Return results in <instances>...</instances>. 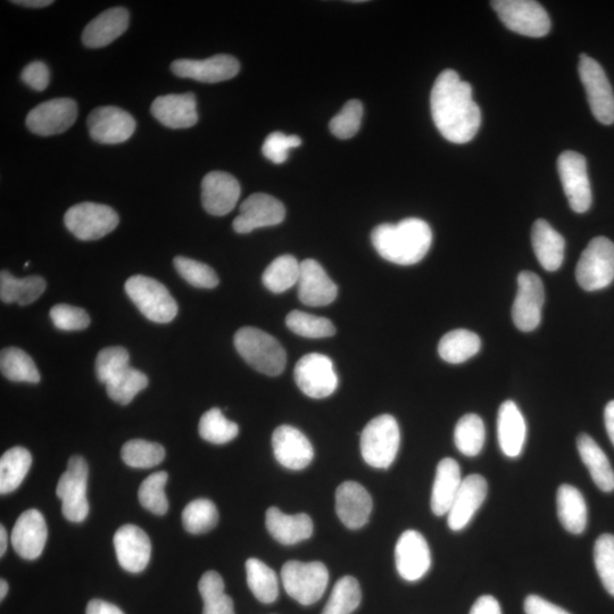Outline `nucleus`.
<instances>
[{"mask_svg":"<svg viewBox=\"0 0 614 614\" xmlns=\"http://www.w3.org/2000/svg\"><path fill=\"white\" fill-rule=\"evenodd\" d=\"M430 109L436 128L451 143L467 144L478 134L481 111L472 87L455 71L439 74L431 90Z\"/></svg>","mask_w":614,"mask_h":614,"instance_id":"1","label":"nucleus"},{"mask_svg":"<svg viewBox=\"0 0 614 614\" xmlns=\"http://www.w3.org/2000/svg\"><path fill=\"white\" fill-rule=\"evenodd\" d=\"M371 240L377 253L386 261L413 265L428 254L433 244V231L426 221L409 218L396 224H380L373 229Z\"/></svg>","mask_w":614,"mask_h":614,"instance_id":"2","label":"nucleus"},{"mask_svg":"<svg viewBox=\"0 0 614 614\" xmlns=\"http://www.w3.org/2000/svg\"><path fill=\"white\" fill-rule=\"evenodd\" d=\"M240 356L256 371L276 377L286 368L287 354L278 340L253 327L239 329L234 338Z\"/></svg>","mask_w":614,"mask_h":614,"instance_id":"3","label":"nucleus"},{"mask_svg":"<svg viewBox=\"0 0 614 614\" xmlns=\"http://www.w3.org/2000/svg\"><path fill=\"white\" fill-rule=\"evenodd\" d=\"M400 427L393 416L383 414L372 419L361 434V453L369 466L387 469L400 450Z\"/></svg>","mask_w":614,"mask_h":614,"instance_id":"4","label":"nucleus"},{"mask_svg":"<svg viewBox=\"0 0 614 614\" xmlns=\"http://www.w3.org/2000/svg\"><path fill=\"white\" fill-rule=\"evenodd\" d=\"M287 594L302 605L318 602L325 594L329 572L322 562L288 561L281 570Z\"/></svg>","mask_w":614,"mask_h":614,"instance_id":"5","label":"nucleus"},{"mask_svg":"<svg viewBox=\"0 0 614 614\" xmlns=\"http://www.w3.org/2000/svg\"><path fill=\"white\" fill-rule=\"evenodd\" d=\"M126 293L148 320L169 323L178 314V304L167 287L153 278L134 276L126 282Z\"/></svg>","mask_w":614,"mask_h":614,"instance_id":"6","label":"nucleus"},{"mask_svg":"<svg viewBox=\"0 0 614 614\" xmlns=\"http://www.w3.org/2000/svg\"><path fill=\"white\" fill-rule=\"evenodd\" d=\"M576 278L586 292L610 286L614 280V244L605 237H596L585 248L576 268Z\"/></svg>","mask_w":614,"mask_h":614,"instance_id":"7","label":"nucleus"},{"mask_svg":"<svg viewBox=\"0 0 614 614\" xmlns=\"http://www.w3.org/2000/svg\"><path fill=\"white\" fill-rule=\"evenodd\" d=\"M504 26L519 35L542 38L551 30V19L534 0H495L491 3Z\"/></svg>","mask_w":614,"mask_h":614,"instance_id":"8","label":"nucleus"},{"mask_svg":"<svg viewBox=\"0 0 614 614\" xmlns=\"http://www.w3.org/2000/svg\"><path fill=\"white\" fill-rule=\"evenodd\" d=\"M88 475L86 460L74 455L69 460L68 470L58 480L56 494L62 500L63 516L71 522H82L88 517Z\"/></svg>","mask_w":614,"mask_h":614,"instance_id":"9","label":"nucleus"},{"mask_svg":"<svg viewBox=\"0 0 614 614\" xmlns=\"http://www.w3.org/2000/svg\"><path fill=\"white\" fill-rule=\"evenodd\" d=\"M119 215L112 207L97 203H80L65 213L64 223L80 240H98L118 227Z\"/></svg>","mask_w":614,"mask_h":614,"instance_id":"10","label":"nucleus"},{"mask_svg":"<svg viewBox=\"0 0 614 614\" xmlns=\"http://www.w3.org/2000/svg\"><path fill=\"white\" fill-rule=\"evenodd\" d=\"M579 76L595 119L605 126L614 123V93L607 74L594 58L580 55Z\"/></svg>","mask_w":614,"mask_h":614,"instance_id":"11","label":"nucleus"},{"mask_svg":"<svg viewBox=\"0 0 614 614\" xmlns=\"http://www.w3.org/2000/svg\"><path fill=\"white\" fill-rule=\"evenodd\" d=\"M558 171L571 209L576 213L587 212L593 198L585 156L574 151L562 153L558 159Z\"/></svg>","mask_w":614,"mask_h":614,"instance_id":"12","label":"nucleus"},{"mask_svg":"<svg viewBox=\"0 0 614 614\" xmlns=\"http://www.w3.org/2000/svg\"><path fill=\"white\" fill-rule=\"evenodd\" d=\"M295 380L301 391L311 398H326L338 387L333 361L320 353L307 354L297 362Z\"/></svg>","mask_w":614,"mask_h":614,"instance_id":"13","label":"nucleus"},{"mask_svg":"<svg viewBox=\"0 0 614 614\" xmlns=\"http://www.w3.org/2000/svg\"><path fill=\"white\" fill-rule=\"evenodd\" d=\"M545 302L544 285L536 273L522 271L518 277V293L512 307L514 325L524 333L535 330L542 321Z\"/></svg>","mask_w":614,"mask_h":614,"instance_id":"14","label":"nucleus"},{"mask_svg":"<svg viewBox=\"0 0 614 614\" xmlns=\"http://www.w3.org/2000/svg\"><path fill=\"white\" fill-rule=\"evenodd\" d=\"M78 118V105L71 98L41 103L27 116V127L39 136H55L69 130Z\"/></svg>","mask_w":614,"mask_h":614,"instance_id":"15","label":"nucleus"},{"mask_svg":"<svg viewBox=\"0 0 614 614\" xmlns=\"http://www.w3.org/2000/svg\"><path fill=\"white\" fill-rule=\"evenodd\" d=\"M90 137L99 144L124 143L135 134L136 121L119 107L102 106L89 114L87 120Z\"/></svg>","mask_w":614,"mask_h":614,"instance_id":"16","label":"nucleus"},{"mask_svg":"<svg viewBox=\"0 0 614 614\" xmlns=\"http://www.w3.org/2000/svg\"><path fill=\"white\" fill-rule=\"evenodd\" d=\"M286 218L285 205L268 194H254L240 205V214L235 219L237 234H250L259 228L278 226Z\"/></svg>","mask_w":614,"mask_h":614,"instance_id":"17","label":"nucleus"},{"mask_svg":"<svg viewBox=\"0 0 614 614\" xmlns=\"http://www.w3.org/2000/svg\"><path fill=\"white\" fill-rule=\"evenodd\" d=\"M171 70L179 78L193 79L204 84H218L235 78L240 71L236 57L226 54L215 55L206 60L174 61Z\"/></svg>","mask_w":614,"mask_h":614,"instance_id":"18","label":"nucleus"},{"mask_svg":"<svg viewBox=\"0 0 614 614\" xmlns=\"http://www.w3.org/2000/svg\"><path fill=\"white\" fill-rule=\"evenodd\" d=\"M396 568L408 582H417L431 566V554L426 538L417 530H406L396 544Z\"/></svg>","mask_w":614,"mask_h":614,"instance_id":"19","label":"nucleus"},{"mask_svg":"<svg viewBox=\"0 0 614 614\" xmlns=\"http://www.w3.org/2000/svg\"><path fill=\"white\" fill-rule=\"evenodd\" d=\"M116 558L120 566L132 574H139L148 566L152 543L145 531L135 525H126L114 535Z\"/></svg>","mask_w":614,"mask_h":614,"instance_id":"20","label":"nucleus"},{"mask_svg":"<svg viewBox=\"0 0 614 614\" xmlns=\"http://www.w3.org/2000/svg\"><path fill=\"white\" fill-rule=\"evenodd\" d=\"M242 188L231 174L213 171L202 181V203L204 210L215 217H223L235 209Z\"/></svg>","mask_w":614,"mask_h":614,"instance_id":"21","label":"nucleus"},{"mask_svg":"<svg viewBox=\"0 0 614 614\" xmlns=\"http://www.w3.org/2000/svg\"><path fill=\"white\" fill-rule=\"evenodd\" d=\"M272 447L277 461L289 470H303L314 458L311 442L302 431L292 426H280L272 435Z\"/></svg>","mask_w":614,"mask_h":614,"instance_id":"22","label":"nucleus"},{"mask_svg":"<svg viewBox=\"0 0 614 614\" xmlns=\"http://www.w3.org/2000/svg\"><path fill=\"white\" fill-rule=\"evenodd\" d=\"M48 538L46 520L38 510L23 512L12 531V544L16 553L26 560H36L44 552Z\"/></svg>","mask_w":614,"mask_h":614,"instance_id":"23","label":"nucleus"},{"mask_svg":"<svg viewBox=\"0 0 614 614\" xmlns=\"http://www.w3.org/2000/svg\"><path fill=\"white\" fill-rule=\"evenodd\" d=\"M487 493L488 485L483 476L471 475L463 479L459 492L447 513L448 527L453 531L466 528L485 502Z\"/></svg>","mask_w":614,"mask_h":614,"instance_id":"24","label":"nucleus"},{"mask_svg":"<svg viewBox=\"0 0 614 614\" xmlns=\"http://www.w3.org/2000/svg\"><path fill=\"white\" fill-rule=\"evenodd\" d=\"M298 297L307 306H327L336 300L338 288L315 260L301 262L300 279L297 282Z\"/></svg>","mask_w":614,"mask_h":614,"instance_id":"25","label":"nucleus"},{"mask_svg":"<svg viewBox=\"0 0 614 614\" xmlns=\"http://www.w3.org/2000/svg\"><path fill=\"white\" fill-rule=\"evenodd\" d=\"M372 506L367 489L355 481H345L337 488L336 512L347 528L355 530L367 525Z\"/></svg>","mask_w":614,"mask_h":614,"instance_id":"26","label":"nucleus"},{"mask_svg":"<svg viewBox=\"0 0 614 614\" xmlns=\"http://www.w3.org/2000/svg\"><path fill=\"white\" fill-rule=\"evenodd\" d=\"M154 118L171 129H188L198 122L196 97L192 93L157 97L151 107Z\"/></svg>","mask_w":614,"mask_h":614,"instance_id":"27","label":"nucleus"},{"mask_svg":"<svg viewBox=\"0 0 614 614\" xmlns=\"http://www.w3.org/2000/svg\"><path fill=\"white\" fill-rule=\"evenodd\" d=\"M497 436L502 452L509 458H518L527 438V425L518 405L513 401H505L499 410L497 418Z\"/></svg>","mask_w":614,"mask_h":614,"instance_id":"28","label":"nucleus"},{"mask_svg":"<svg viewBox=\"0 0 614 614\" xmlns=\"http://www.w3.org/2000/svg\"><path fill=\"white\" fill-rule=\"evenodd\" d=\"M130 15L126 8L114 7L99 14L82 33L88 48H102L113 43L127 31Z\"/></svg>","mask_w":614,"mask_h":614,"instance_id":"29","label":"nucleus"},{"mask_svg":"<svg viewBox=\"0 0 614 614\" xmlns=\"http://www.w3.org/2000/svg\"><path fill=\"white\" fill-rule=\"evenodd\" d=\"M269 533L282 545H294L313 534L312 519L305 513L288 516L278 508H270L265 520Z\"/></svg>","mask_w":614,"mask_h":614,"instance_id":"30","label":"nucleus"},{"mask_svg":"<svg viewBox=\"0 0 614 614\" xmlns=\"http://www.w3.org/2000/svg\"><path fill=\"white\" fill-rule=\"evenodd\" d=\"M531 243L542 267L550 272L561 268L566 240L545 220H537L531 230Z\"/></svg>","mask_w":614,"mask_h":614,"instance_id":"31","label":"nucleus"},{"mask_svg":"<svg viewBox=\"0 0 614 614\" xmlns=\"http://www.w3.org/2000/svg\"><path fill=\"white\" fill-rule=\"evenodd\" d=\"M462 480L458 462L447 458L438 463L433 494H431V510L436 516L443 517L450 511Z\"/></svg>","mask_w":614,"mask_h":614,"instance_id":"32","label":"nucleus"},{"mask_svg":"<svg viewBox=\"0 0 614 614\" xmlns=\"http://www.w3.org/2000/svg\"><path fill=\"white\" fill-rule=\"evenodd\" d=\"M577 447L595 485L605 493L614 491V471L602 448L586 434L579 435Z\"/></svg>","mask_w":614,"mask_h":614,"instance_id":"33","label":"nucleus"},{"mask_svg":"<svg viewBox=\"0 0 614 614\" xmlns=\"http://www.w3.org/2000/svg\"><path fill=\"white\" fill-rule=\"evenodd\" d=\"M558 516L570 534H583L587 526V505L582 493L571 485H562L557 494Z\"/></svg>","mask_w":614,"mask_h":614,"instance_id":"34","label":"nucleus"},{"mask_svg":"<svg viewBox=\"0 0 614 614\" xmlns=\"http://www.w3.org/2000/svg\"><path fill=\"white\" fill-rule=\"evenodd\" d=\"M45 289L44 278L31 276L19 279L6 270L0 273V298L4 303H18L22 306L32 304L44 294Z\"/></svg>","mask_w":614,"mask_h":614,"instance_id":"35","label":"nucleus"},{"mask_svg":"<svg viewBox=\"0 0 614 614\" xmlns=\"http://www.w3.org/2000/svg\"><path fill=\"white\" fill-rule=\"evenodd\" d=\"M32 466V456L27 448L13 447L0 459V493L16 491L27 477Z\"/></svg>","mask_w":614,"mask_h":614,"instance_id":"36","label":"nucleus"},{"mask_svg":"<svg viewBox=\"0 0 614 614\" xmlns=\"http://www.w3.org/2000/svg\"><path fill=\"white\" fill-rule=\"evenodd\" d=\"M480 347L478 335L466 329H458L450 331L441 339L438 353L445 362L460 364L474 358Z\"/></svg>","mask_w":614,"mask_h":614,"instance_id":"37","label":"nucleus"},{"mask_svg":"<svg viewBox=\"0 0 614 614\" xmlns=\"http://www.w3.org/2000/svg\"><path fill=\"white\" fill-rule=\"evenodd\" d=\"M3 376L16 383L38 384L40 373L31 356L18 347H7L0 354Z\"/></svg>","mask_w":614,"mask_h":614,"instance_id":"38","label":"nucleus"},{"mask_svg":"<svg viewBox=\"0 0 614 614\" xmlns=\"http://www.w3.org/2000/svg\"><path fill=\"white\" fill-rule=\"evenodd\" d=\"M300 273L301 263L292 255H282L265 269L262 277L263 285L272 293H285L297 285Z\"/></svg>","mask_w":614,"mask_h":614,"instance_id":"39","label":"nucleus"},{"mask_svg":"<svg viewBox=\"0 0 614 614\" xmlns=\"http://www.w3.org/2000/svg\"><path fill=\"white\" fill-rule=\"evenodd\" d=\"M246 574L248 587L257 600L270 604L278 599V577L267 564L257 559L247 560Z\"/></svg>","mask_w":614,"mask_h":614,"instance_id":"40","label":"nucleus"},{"mask_svg":"<svg viewBox=\"0 0 614 614\" xmlns=\"http://www.w3.org/2000/svg\"><path fill=\"white\" fill-rule=\"evenodd\" d=\"M198 589L204 601L203 614H235L234 601L224 593V582L217 571L205 572Z\"/></svg>","mask_w":614,"mask_h":614,"instance_id":"41","label":"nucleus"},{"mask_svg":"<svg viewBox=\"0 0 614 614\" xmlns=\"http://www.w3.org/2000/svg\"><path fill=\"white\" fill-rule=\"evenodd\" d=\"M486 438L484 421L477 414L462 417L454 431V442L466 456H477L483 450Z\"/></svg>","mask_w":614,"mask_h":614,"instance_id":"42","label":"nucleus"},{"mask_svg":"<svg viewBox=\"0 0 614 614\" xmlns=\"http://www.w3.org/2000/svg\"><path fill=\"white\" fill-rule=\"evenodd\" d=\"M361 599L358 580L351 576L340 578L321 614H351L359 608Z\"/></svg>","mask_w":614,"mask_h":614,"instance_id":"43","label":"nucleus"},{"mask_svg":"<svg viewBox=\"0 0 614 614\" xmlns=\"http://www.w3.org/2000/svg\"><path fill=\"white\" fill-rule=\"evenodd\" d=\"M198 431L204 441L222 445L234 441L239 434V427L224 417L220 409L213 408L203 414Z\"/></svg>","mask_w":614,"mask_h":614,"instance_id":"44","label":"nucleus"},{"mask_svg":"<svg viewBox=\"0 0 614 614\" xmlns=\"http://www.w3.org/2000/svg\"><path fill=\"white\" fill-rule=\"evenodd\" d=\"M121 456L123 462L131 468L149 469L163 462L165 450L160 444L132 439L123 445Z\"/></svg>","mask_w":614,"mask_h":614,"instance_id":"45","label":"nucleus"},{"mask_svg":"<svg viewBox=\"0 0 614 614\" xmlns=\"http://www.w3.org/2000/svg\"><path fill=\"white\" fill-rule=\"evenodd\" d=\"M219 512L217 506L206 499L190 502L182 512V524L193 535L209 533L217 527Z\"/></svg>","mask_w":614,"mask_h":614,"instance_id":"46","label":"nucleus"},{"mask_svg":"<svg viewBox=\"0 0 614 614\" xmlns=\"http://www.w3.org/2000/svg\"><path fill=\"white\" fill-rule=\"evenodd\" d=\"M147 386L148 378L145 373L129 367L106 385V392L114 402L128 405Z\"/></svg>","mask_w":614,"mask_h":614,"instance_id":"47","label":"nucleus"},{"mask_svg":"<svg viewBox=\"0 0 614 614\" xmlns=\"http://www.w3.org/2000/svg\"><path fill=\"white\" fill-rule=\"evenodd\" d=\"M168 478L169 476L165 471L155 472V474L147 477L139 488L140 504L156 516H164L169 510L168 497L164 491Z\"/></svg>","mask_w":614,"mask_h":614,"instance_id":"48","label":"nucleus"},{"mask_svg":"<svg viewBox=\"0 0 614 614\" xmlns=\"http://www.w3.org/2000/svg\"><path fill=\"white\" fill-rule=\"evenodd\" d=\"M286 325L294 334L305 338H327L336 334L334 323L329 319L302 311L290 312Z\"/></svg>","mask_w":614,"mask_h":614,"instance_id":"49","label":"nucleus"},{"mask_svg":"<svg viewBox=\"0 0 614 614\" xmlns=\"http://www.w3.org/2000/svg\"><path fill=\"white\" fill-rule=\"evenodd\" d=\"M130 355L126 348L115 346L104 348L96 359V375L101 383L107 385L120 373L130 367Z\"/></svg>","mask_w":614,"mask_h":614,"instance_id":"50","label":"nucleus"},{"mask_svg":"<svg viewBox=\"0 0 614 614\" xmlns=\"http://www.w3.org/2000/svg\"><path fill=\"white\" fill-rule=\"evenodd\" d=\"M174 267L179 275L194 287L212 289L219 285L217 272L207 264L178 256L174 259Z\"/></svg>","mask_w":614,"mask_h":614,"instance_id":"51","label":"nucleus"},{"mask_svg":"<svg viewBox=\"0 0 614 614\" xmlns=\"http://www.w3.org/2000/svg\"><path fill=\"white\" fill-rule=\"evenodd\" d=\"M363 105L358 99L348 101L329 123L331 134L336 138L346 140L358 134L361 128Z\"/></svg>","mask_w":614,"mask_h":614,"instance_id":"52","label":"nucleus"},{"mask_svg":"<svg viewBox=\"0 0 614 614\" xmlns=\"http://www.w3.org/2000/svg\"><path fill=\"white\" fill-rule=\"evenodd\" d=\"M594 561L597 574L607 592L614 596V536L604 534L594 546Z\"/></svg>","mask_w":614,"mask_h":614,"instance_id":"53","label":"nucleus"},{"mask_svg":"<svg viewBox=\"0 0 614 614\" xmlns=\"http://www.w3.org/2000/svg\"><path fill=\"white\" fill-rule=\"evenodd\" d=\"M51 319L57 329L64 331L84 330L90 325L89 315L84 309L68 304L55 305Z\"/></svg>","mask_w":614,"mask_h":614,"instance_id":"54","label":"nucleus"},{"mask_svg":"<svg viewBox=\"0 0 614 614\" xmlns=\"http://www.w3.org/2000/svg\"><path fill=\"white\" fill-rule=\"evenodd\" d=\"M301 145L302 139L300 137L288 136L284 132L276 131L265 139L262 153L272 163L282 164L287 161L290 149Z\"/></svg>","mask_w":614,"mask_h":614,"instance_id":"55","label":"nucleus"},{"mask_svg":"<svg viewBox=\"0 0 614 614\" xmlns=\"http://www.w3.org/2000/svg\"><path fill=\"white\" fill-rule=\"evenodd\" d=\"M22 81L36 91H44L51 80L48 66L44 62H32L23 69Z\"/></svg>","mask_w":614,"mask_h":614,"instance_id":"56","label":"nucleus"},{"mask_svg":"<svg viewBox=\"0 0 614 614\" xmlns=\"http://www.w3.org/2000/svg\"><path fill=\"white\" fill-rule=\"evenodd\" d=\"M526 614H570L541 596L530 595L525 601Z\"/></svg>","mask_w":614,"mask_h":614,"instance_id":"57","label":"nucleus"},{"mask_svg":"<svg viewBox=\"0 0 614 614\" xmlns=\"http://www.w3.org/2000/svg\"><path fill=\"white\" fill-rule=\"evenodd\" d=\"M470 614H502L501 605L493 596H481L471 608Z\"/></svg>","mask_w":614,"mask_h":614,"instance_id":"58","label":"nucleus"},{"mask_svg":"<svg viewBox=\"0 0 614 614\" xmlns=\"http://www.w3.org/2000/svg\"><path fill=\"white\" fill-rule=\"evenodd\" d=\"M86 614H124L116 605L103 601L91 600L87 605Z\"/></svg>","mask_w":614,"mask_h":614,"instance_id":"59","label":"nucleus"},{"mask_svg":"<svg viewBox=\"0 0 614 614\" xmlns=\"http://www.w3.org/2000/svg\"><path fill=\"white\" fill-rule=\"evenodd\" d=\"M605 428H607L608 435L614 446V401H611L604 411Z\"/></svg>","mask_w":614,"mask_h":614,"instance_id":"60","label":"nucleus"},{"mask_svg":"<svg viewBox=\"0 0 614 614\" xmlns=\"http://www.w3.org/2000/svg\"><path fill=\"white\" fill-rule=\"evenodd\" d=\"M12 3L24 7L41 8L52 5L54 2H52V0H22V2H18V0H15V2Z\"/></svg>","mask_w":614,"mask_h":614,"instance_id":"61","label":"nucleus"},{"mask_svg":"<svg viewBox=\"0 0 614 614\" xmlns=\"http://www.w3.org/2000/svg\"><path fill=\"white\" fill-rule=\"evenodd\" d=\"M7 550V533L4 526L0 527V557H4Z\"/></svg>","mask_w":614,"mask_h":614,"instance_id":"62","label":"nucleus"},{"mask_svg":"<svg viewBox=\"0 0 614 614\" xmlns=\"http://www.w3.org/2000/svg\"><path fill=\"white\" fill-rule=\"evenodd\" d=\"M8 592V584L6 580H0V600H4Z\"/></svg>","mask_w":614,"mask_h":614,"instance_id":"63","label":"nucleus"}]
</instances>
